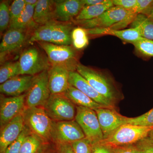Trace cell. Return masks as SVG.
Wrapping results in <instances>:
<instances>
[{
    "mask_svg": "<svg viewBox=\"0 0 153 153\" xmlns=\"http://www.w3.org/2000/svg\"><path fill=\"white\" fill-rule=\"evenodd\" d=\"M85 138V134L75 120L54 122L51 132L52 142L71 143Z\"/></svg>",
    "mask_w": 153,
    "mask_h": 153,
    "instance_id": "obj_10",
    "label": "cell"
},
{
    "mask_svg": "<svg viewBox=\"0 0 153 153\" xmlns=\"http://www.w3.org/2000/svg\"><path fill=\"white\" fill-rule=\"evenodd\" d=\"M44 153H56L55 151V147L54 148H52L50 145L49 148Z\"/></svg>",
    "mask_w": 153,
    "mask_h": 153,
    "instance_id": "obj_44",
    "label": "cell"
},
{
    "mask_svg": "<svg viewBox=\"0 0 153 153\" xmlns=\"http://www.w3.org/2000/svg\"><path fill=\"white\" fill-rule=\"evenodd\" d=\"M48 81L51 94H63L69 84V71L60 66H52L48 71Z\"/></svg>",
    "mask_w": 153,
    "mask_h": 153,
    "instance_id": "obj_16",
    "label": "cell"
},
{
    "mask_svg": "<svg viewBox=\"0 0 153 153\" xmlns=\"http://www.w3.org/2000/svg\"><path fill=\"white\" fill-rule=\"evenodd\" d=\"M94 111L97 114L104 139L120 126L127 124L128 117L122 115L115 109L104 107Z\"/></svg>",
    "mask_w": 153,
    "mask_h": 153,
    "instance_id": "obj_13",
    "label": "cell"
},
{
    "mask_svg": "<svg viewBox=\"0 0 153 153\" xmlns=\"http://www.w3.org/2000/svg\"><path fill=\"white\" fill-rule=\"evenodd\" d=\"M68 81L70 85L79 89L99 104L108 108L116 109V105L114 103L100 94L77 71H69Z\"/></svg>",
    "mask_w": 153,
    "mask_h": 153,
    "instance_id": "obj_14",
    "label": "cell"
},
{
    "mask_svg": "<svg viewBox=\"0 0 153 153\" xmlns=\"http://www.w3.org/2000/svg\"><path fill=\"white\" fill-rule=\"evenodd\" d=\"M36 6L26 5L25 10L14 25L9 28L19 29L25 31H34L39 27L33 19L34 10Z\"/></svg>",
    "mask_w": 153,
    "mask_h": 153,
    "instance_id": "obj_25",
    "label": "cell"
},
{
    "mask_svg": "<svg viewBox=\"0 0 153 153\" xmlns=\"http://www.w3.org/2000/svg\"><path fill=\"white\" fill-rule=\"evenodd\" d=\"M134 145L140 153H153V140L149 137L141 140Z\"/></svg>",
    "mask_w": 153,
    "mask_h": 153,
    "instance_id": "obj_37",
    "label": "cell"
},
{
    "mask_svg": "<svg viewBox=\"0 0 153 153\" xmlns=\"http://www.w3.org/2000/svg\"><path fill=\"white\" fill-rule=\"evenodd\" d=\"M148 137H149L151 139H152V140H153V129L150 132Z\"/></svg>",
    "mask_w": 153,
    "mask_h": 153,
    "instance_id": "obj_46",
    "label": "cell"
},
{
    "mask_svg": "<svg viewBox=\"0 0 153 153\" xmlns=\"http://www.w3.org/2000/svg\"><path fill=\"white\" fill-rule=\"evenodd\" d=\"M130 27L136 29L143 38L153 41V22L147 16L137 14Z\"/></svg>",
    "mask_w": 153,
    "mask_h": 153,
    "instance_id": "obj_26",
    "label": "cell"
},
{
    "mask_svg": "<svg viewBox=\"0 0 153 153\" xmlns=\"http://www.w3.org/2000/svg\"><path fill=\"white\" fill-rule=\"evenodd\" d=\"M85 6L83 0L55 1V21L69 22L73 21Z\"/></svg>",
    "mask_w": 153,
    "mask_h": 153,
    "instance_id": "obj_15",
    "label": "cell"
},
{
    "mask_svg": "<svg viewBox=\"0 0 153 153\" xmlns=\"http://www.w3.org/2000/svg\"><path fill=\"white\" fill-rule=\"evenodd\" d=\"M29 33L28 31L14 28L9 29L6 31L0 44L1 63L7 55L17 52L25 46Z\"/></svg>",
    "mask_w": 153,
    "mask_h": 153,
    "instance_id": "obj_12",
    "label": "cell"
},
{
    "mask_svg": "<svg viewBox=\"0 0 153 153\" xmlns=\"http://www.w3.org/2000/svg\"><path fill=\"white\" fill-rule=\"evenodd\" d=\"M83 1L85 6H93L101 4L105 0H83Z\"/></svg>",
    "mask_w": 153,
    "mask_h": 153,
    "instance_id": "obj_42",
    "label": "cell"
},
{
    "mask_svg": "<svg viewBox=\"0 0 153 153\" xmlns=\"http://www.w3.org/2000/svg\"><path fill=\"white\" fill-rule=\"evenodd\" d=\"M153 9V0H137L135 13L147 16Z\"/></svg>",
    "mask_w": 153,
    "mask_h": 153,
    "instance_id": "obj_36",
    "label": "cell"
},
{
    "mask_svg": "<svg viewBox=\"0 0 153 153\" xmlns=\"http://www.w3.org/2000/svg\"><path fill=\"white\" fill-rule=\"evenodd\" d=\"M55 20L39 26L31 34L29 43L47 42L52 43V31Z\"/></svg>",
    "mask_w": 153,
    "mask_h": 153,
    "instance_id": "obj_27",
    "label": "cell"
},
{
    "mask_svg": "<svg viewBox=\"0 0 153 153\" xmlns=\"http://www.w3.org/2000/svg\"><path fill=\"white\" fill-rule=\"evenodd\" d=\"M55 1L38 0L35 7L33 19L39 26L55 20Z\"/></svg>",
    "mask_w": 153,
    "mask_h": 153,
    "instance_id": "obj_20",
    "label": "cell"
},
{
    "mask_svg": "<svg viewBox=\"0 0 153 153\" xmlns=\"http://www.w3.org/2000/svg\"><path fill=\"white\" fill-rule=\"evenodd\" d=\"M55 145L56 153H74L71 143H58Z\"/></svg>",
    "mask_w": 153,
    "mask_h": 153,
    "instance_id": "obj_41",
    "label": "cell"
},
{
    "mask_svg": "<svg viewBox=\"0 0 153 153\" xmlns=\"http://www.w3.org/2000/svg\"><path fill=\"white\" fill-rule=\"evenodd\" d=\"M147 17L149 18V19H150L151 21H152L153 22V9L151 11L149 14L148 15Z\"/></svg>",
    "mask_w": 153,
    "mask_h": 153,
    "instance_id": "obj_45",
    "label": "cell"
},
{
    "mask_svg": "<svg viewBox=\"0 0 153 153\" xmlns=\"http://www.w3.org/2000/svg\"><path fill=\"white\" fill-rule=\"evenodd\" d=\"M88 36L86 29L79 27L74 28L71 33L73 47L77 50L84 49L89 42Z\"/></svg>",
    "mask_w": 153,
    "mask_h": 153,
    "instance_id": "obj_29",
    "label": "cell"
},
{
    "mask_svg": "<svg viewBox=\"0 0 153 153\" xmlns=\"http://www.w3.org/2000/svg\"><path fill=\"white\" fill-rule=\"evenodd\" d=\"M74 153H92V145L86 138L71 143Z\"/></svg>",
    "mask_w": 153,
    "mask_h": 153,
    "instance_id": "obj_35",
    "label": "cell"
},
{
    "mask_svg": "<svg viewBox=\"0 0 153 153\" xmlns=\"http://www.w3.org/2000/svg\"><path fill=\"white\" fill-rule=\"evenodd\" d=\"M21 75V68L19 61H11L3 64L0 68V83Z\"/></svg>",
    "mask_w": 153,
    "mask_h": 153,
    "instance_id": "obj_28",
    "label": "cell"
},
{
    "mask_svg": "<svg viewBox=\"0 0 153 153\" xmlns=\"http://www.w3.org/2000/svg\"><path fill=\"white\" fill-rule=\"evenodd\" d=\"M114 6L112 0H105L103 3L96 5L84 6L74 20L85 21L95 19Z\"/></svg>",
    "mask_w": 153,
    "mask_h": 153,
    "instance_id": "obj_24",
    "label": "cell"
},
{
    "mask_svg": "<svg viewBox=\"0 0 153 153\" xmlns=\"http://www.w3.org/2000/svg\"><path fill=\"white\" fill-rule=\"evenodd\" d=\"M25 126L23 116L20 114L1 129L0 153H4L8 147L19 137Z\"/></svg>",
    "mask_w": 153,
    "mask_h": 153,
    "instance_id": "obj_18",
    "label": "cell"
},
{
    "mask_svg": "<svg viewBox=\"0 0 153 153\" xmlns=\"http://www.w3.org/2000/svg\"><path fill=\"white\" fill-rule=\"evenodd\" d=\"M48 70L35 76L30 89L26 93V107H42L51 95L48 81Z\"/></svg>",
    "mask_w": 153,
    "mask_h": 153,
    "instance_id": "obj_9",
    "label": "cell"
},
{
    "mask_svg": "<svg viewBox=\"0 0 153 153\" xmlns=\"http://www.w3.org/2000/svg\"><path fill=\"white\" fill-rule=\"evenodd\" d=\"M31 133L30 129L25 126L19 137L8 147L4 153H20L25 140Z\"/></svg>",
    "mask_w": 153,
    "mask_h": 153,
    "instance_id": "obj_34",
    "label": "cell"
},
{
    "mask_svg": "<svg viewBox=\"0 0 153 153\" xmlns=\"http://www.w3.org/2000/svg\"><path fill=\"white\" fill-rule=\"evenodd\" d=\"M10 5L8 1H2L0 4V31L3 33L9 29L10 22Z\"/></svg>",
    "mask_w": 153,
    "mask_h": 153,
    "instance_id": "obj_30",
    "label": "cell"
},
{
    "mask_svg": "<svg viewBox=\"0 0 153 153\" xmlns=\"http://www.w3.org/2000/svg\"><path fill=\"white\" fill-rule=\"evenodd\" d=\"M22 114L25 126L30 129L31 132L48 142H52L51 132L53 121L44 108L26 107Z\"/></svg>",
    "mask_w": 153,
    "mask_h": 153,
    "instance_id": "obj_5",
    "label": "cell"
},
{
    "mask_svg": "<svg viewBox=\"0 0 153 153\" xmlns=\"http://www.w3.org/2000/svg\"><path fill=\"white\" fill-rule=\"evenodd\" d=\"M112 2L114 6L120 7L127 10L135 13L137 0H112Z\"/></svg>",
    "mask_w": 153,
    "mask_h": 153,
    "instance_id": "obj_38",
    "label": "cell"
},
{
    "mask_svg": "<svg viewBox=\"0 0 153 153\" xmlns=\"http://www.w3.org/2000/svg\"><path fill=\"white\" fill-rule=\"evenodd\" d=\"M26 5H30L31 6L36 5L38 3V0H25Z\"/></svg>",
    "mask_w": 153,
    "mask_h": 153,
    "instance_id": "obj_43",
    "label": "cell"
},
{
    "mask_svg": "<svg viewBox=\"0 0 153 153\" xmlns=\"http://www.w3.org/2000/svg\"><path fill=\"white\" fill-rule=\"evenodd\" d=\"M153 127L126 124L120 126L99 143L112 147L135 144L148 137Z\"/></svg>",
    "mask_w": 153,
    "mask_h": 153,
    "instance_id": "obj_3",
    "label": "cell"
},
{
    "mask_svg": "<svg viewBox=\"0 0 153 153\" xmlns=\"http://www.w3.org/2000/svg\"><path fill=\"white\" fill-rule=\"evenodd\" d=\"M73 29L69 22L55 21L52 31V43L56 45L70 46L72 44L71 33Z\"/></svg>",
    "mask_w": 153,
    "mask_h": 153,
    "instance_id": "obj_21",
    "label": "cell"
},
{
    "mask_svg": "<svg viewBox=\"0 0 153 153\" xmlns=\"http://www.w3.org/2000/svg\"><path fill=\"white\" fill-rule=\"evenodd\" d=\"M44 108L53 121L75 120L76 106L63 94H51Z\"/></svg>",
    "mask_w": 153,
    "mask_h": 153,
    "instance_id": "obj_8",
    "label": "cell"
},
{
    "mask_svg": "<svg viewBox=\"0 0 153 153\" xmlns=\"http://www.w3.org/2000/svg\"><path fill=\"white\" fill-rule=\"evenodd\" d=\"M47 55L51 66H60L69 71H76L78 62V50L71 46L56 45L47 42L38 43Z\"/></svg>",
    "mask_w": 153,
    "mask_h": 153,
    "instance_id": "obj_4",
    "label": "cell"
},
{
    "mask_svg": "<svg viewBox=\"0 0 153 153\" xmlns=\"http://www.w3.org/2000/svg\"><path fill=\"white\" fill-rule=\"evenodd\" d=\"M63 94L76 106L84 107L94 110L105 107L91 99L79 89L70 85Z\"/></svg>",
    "mask_w": 153,
    "mask_h": 153,
    "instance_id": "obj_22",
    "label": "cell"
},
{
    "mask_svg": "<svg viewBox=\"0 0 153 153\" xmlns=\"http://www.w3.org/2000/svg\"><path fill=\"white\" fill-rule=\"evenodd\" d=\"M138 52L148 57H153V41L141 37L132 44Z\"/></svg>",
    "mask_w": 153,
    "mask_h": 153,
    "instance_id": "obj_31",
    "label": "cell"
},
{
    "mask_svg": "<svg viewBox=\"0 0 153 153\" xmlns=\"http://www.w3.org/2000/svg\"><path fill=\"white\" fill-rule=\"evenodd\" d=\"M127 124L153 127V108L140 116L135 117H128Z\"/></svg>",
    "mask_w": 153,
    "mask_h": 153,
    "instance_id": "obj_32",
    "label": "cell"
},
{
    "mask_svg": "<svg viewBox=\"0 0 153 153\" xmlns=\"http://www.w3.org/2000/svg\"><path fill=\"white\" fill-rule=\"evenodd\" d=\"M137 15L134 12L114 6L95 19L85 21L73 20L72 22L86 30L96 28L123 30L130 25Z\"/></svg>",
    "mask_w": 153,
    "mask_h": 153,
    "instance_id": "obj_2",
    "label": "cell"
},
{
    "mask_svg": "<svg viewBox=\"0 0 153 153\" xmlns=\"http://www.w3.org/2000/svg\"><path fill=\"white\" fill-rule=\"evenodd\" d=\"M112 148L115 153H140L134 144L114 147Z\"/></svg>",
    "mask_w": 153,
    "mask_h": 153,
    "instance_id": "obj_39",
    "label": "cell"
},
{
    "mask_svg": "<svg viewBox=\"0 0 153 153\" xmlns=\"http://www.w3.org/2000/svg\"><path fill=\"white\" fill-rule=\"evenodd\" d=\"M25 0H15L10 5V22L9 28L16 23L26 7Z\"/></svg>",
    "mask_w": 153,
    "mask_h": 153,
    "instance_id": "obj_33",
    "label": "cell"
},
{
    "mask_svg": "<svg viewBox=\"0 0 153 153\" xmlns=\"http://www.w3.org/2000/svg\"><path fill=\"white\" fill-rule=\"evenodd\" d=\"M19 62L21 75L36 76L52 66L47 55L36 47L25 49L20 55Z\"/></svg>",
    "mask_w": 153,
    "mask_h": 153,
    "instance_id": "obj_6",
    "label": "cell"
},
{
    "mask_svg": "<svg viewBox=\"0 0 153 153\" xmlns=\"http://www.w3.org/2000/svg\"><path fill=\"white\" fill-rule=\"evenodd\" d=\"M35 76L19 75L13 77L0 85V92L8 97L19 96L26 93L31 87Z\"/></svg>",
    "mask_w": 153,
    "mask_h": 153,
    "instance_id": "obj_17",
    "label": "cell"
},
{
    "mask_svg": "<svg viewBox=\"0 0 153 153\" xmlns=\"http://www.w3.org/2000/svg\"><path fill=\"white\" fill-rule=\"evenodd\" d=\"M86 30L88 35L94 36L110 35L115 36L125 42L132 44L136 42L142 37L139 32L135 28H130L119 30L96 28Z\"/></svg>",
    "mask_w": 153,
    "mask_h": 153,
    "instance_id": "obj_19",
    "label": "cell"
},
{
    "mask_svg": "<svg viewBox=\"0 0 153 153\" xmlns=\"http://www.w3.org/2000/svg\"><path fill=\"white\" fill-rule=\"evenodd\" d=\"M75 120L91 145L100 142L104 139L95 111L84 107L76 106Z\"/></svg>",
    "mask_w": 153,
    "mask_h": 153,
    "instance_id": "obj_7",
    "label": "cell"
},
{
    "mask_svg": "<svg viewBox=\"0 0 153 153\" xmlns=\"http://www.w3.org/2000/svg\"><path fill=\"white\" fill-rule=\"evenodd\" d=\"M26 95L25 93L19 96L6 97L1 94V129L19 114H22L26 107Z\"/></svg>",
    "mask_w": 153,
    "mask_h": 153,
    "instance_id": "obj_11",
    "label": "cell"
},
{
    "mask_svg": "<svg viewBox=\"0 0 153 153\" xmlns=\"http://www.w3.org/2000/svg\"><path fill=\"white\" fill-rule=\"evenodd\" d=\"M50 145V143L31 133L25 140L20 153H44Z\"/></svg>",
    "mask_w": 153,
    "mask_h": 153,
    "instance_id": "obj_23",
    "label": "cell"
},
{
    "mask_svg": "<svg viewBox=\"0 0 153 153\" xmlns=\"http://www.w3.org/2000/svg\"><path fill=\"white\" fill-rule=\"evenodd\" d=\"M92 153H115L112 147L97 143L92 145Z\"/></svg>",
    "mask_w": 153,
    "mask_h": 153,
    "instance_id": "obj_40",
    "label": "cell"
},
{
    "mask_svg": "<svg viewBox=\"0 0 153 153\" xmlns=\"http://www.w3.org/2000/svg\"><path fill=\"white\" fill-rule=\"evenodd\" d=\"M76 71L100 94L116 105L124 97L114 79L107 73L79 63Z\"/></svg>",
    "mask_w": 153,
    "mask_h": 153,
    "instance_id": "obj_1",
    "label": "cell"
}]
</instances>
